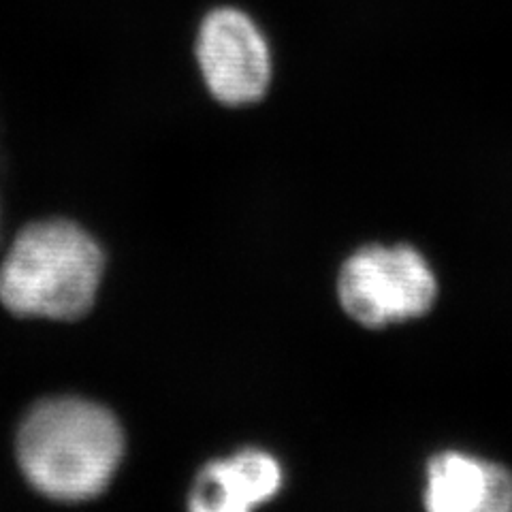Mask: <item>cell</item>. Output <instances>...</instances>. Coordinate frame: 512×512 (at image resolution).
I'll use <instances>...</instances> for the list:
<instances>
[{"label": "cell", "mask_w": 512, "mask_h": 512, "mask_svg": "<svg viewBox=\"0 0 512 512\" xmlns=\"http://www.w3.org/2000/svg\"><path fill=\"white\" fill-rule=\"evenodd\" d=\"M124 455L118 419L82 397H52L32 406L15 438L28 483L60 502L90 500L107 489Z\"/></svg>", "instance_id": "6da1fadb"}, {"label": "cell", "mask_w": 512, "mask_h": 512, "mask_svg": "<svg viewBox=\"0 0 512 512\" xmlns=\"http://www.w3.org/2000/svg\"><path fill=\"white\" fill-rule=\"evenodd\" d=\"M423 504L431 512H510L512 472L461 451L427 461Z\"/></svg>", "instance_id": "5b68a950"}, {"label": "cell", "mask_w": 512, "mask_h": 512, "mask_svg": "<svg viewBox=\"0 0 512 512\" xmlns=\"http://www.w3.org/2000/svg\"><path fill=\"white\" fill-rule=\"evenodd\" d=\"M284 483L280 461L261 448H244L216 459L199 472L190 508L201 512H244L274 500Z\"/></svg>", "instance_id": "8992f818"}, {"label": "cell", "mask_w": 512, "mask_h": 512, "mask_svg": "<svg viewBox=\"0 0 512 512\" xmlns=\"http://www.w3.org/2000/svg\"><path fill=\"white\" fill-rule=\"evenodd\" d=\"M338 297L355 323L382 329L425 316L438 299V278L425 256L408 246H365L338 276Z\"/></svg>", "instance_id": "3957f363"}, {"label": "cell", "mask_w": 512, "mask_h": 512, "mask_svg": "<svg viewBox=\"0 0 512 512\" xmlns=\"http://www.w3.org/2000/svg\"><path fill=\"white\" fill-rule=\"evenodd\" d=\"M103 271L101 246L77 222H30L0 261V303L24 318H82L99 295Z\"/></svg>", "instance_id": "7a4b0ae2"}, {"label": "cell", "mask_w": 512, "mask_h": 512, "mask_svg": "<svg viewBox=\"0 0 512 512\" xmlns=\"http://www.w3.org/2000/svg\"><path fill=\"white\" fill-rule=\"evenodd\" d=\"M197 62L207 90L222 105H252L271 84V50L263 30L233 7L214 9L203 18Z\"/></svg>", "instance_id": "277c9868"}]
</instances>
